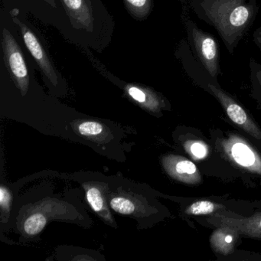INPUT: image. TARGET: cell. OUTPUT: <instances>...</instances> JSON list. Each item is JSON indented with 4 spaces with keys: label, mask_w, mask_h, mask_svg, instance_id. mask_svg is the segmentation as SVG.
Here are the masks:
<instances>
[{
    "label": "cell",
    "mask_w": 261,
    "mask_h": 261,
    "mask_svg": "<svg viewBox=\"0 0 261 261\" xmlns=\"http://www.w3.org/2000/svg\"><path fill=\"white\" fill-rule=\"evenodd\" d=\"M66 16L61 33L83 48L101 53L110 45L114 21L101 0H59Z\"/></svg>",
    "instance_id": "1"
},
{
    "label": "cell",
    "mask_w": 261,
    "mask_h": 261,
    "mask_svg": "<svg viewBox=\"0 0 261 261\" xmlns=\"http://www.w3.org/2000/svg\"><path fill=\"white\" fill-rule=\"evenodd\" d=\"M13 22L19 28L25 46L37 63L44 80L50 86L54 88L62 85L64 82L63 77L55 65L44 43L43 39L39 36L33 27L27 21L22 20L20 18L14 16L13 17Z\"/></svg>",
    "instance_id": "2"
},
{
    "label": "cell",
    "mask_w": 261,
    "mask_h": 261,
    "mask_svg": "<svg viewBox=\"0 0 261 261\" xmlns=\"http://www.w3.org/2000/svg\"><path fill=\"white\" fill-rule=\"evenodd\" d=\"M188 39L192 46L198 62L206 71L216 80L220 74L219 51L216 39L208 33L198 29L194 22L186 23Z\"/></svg>",
    "instance_id": "3"
},
{
    "label": "cell",
    "mask_w": 261,
    "mask_h": 261,
    "mask_svg": "<svg viewBox=\"0 0 261 261\" xmlns=\"http://www.w3.org/2000/svg\"><path fill=\"white\" fill-rule=\"evenodd\" d=\"M2 36L6 66L17 88L20 90L22 95H25L30 87V75L22 48L8 29L3 30Z\"/></svg>",
    "instance_id": "4"
},
{
    "label": "cell",
    "mask_w": 261,
    "mask_h": 261,
    "mask_svg": "<svg viewBox=\"0 0 261 261\" xmlns=\"http://www.w3.org/2000/svg\"><path fill=\"white\" fill-rule=\"evenodd\" d=\"M224 150L236 164L255 173L261 174V159L239 137H230L227 140L224 144Z\"/></svg>",
    "instance_id": "5"
},
{
    "label": "cell",
    "mask_w": 261,
    "mask_h": 261,
    "mask_svg": "<svg viewBox=\"0 0 261 261\" xmlns=\"http://www.w3.org/2000/svg\"><path fill=\"white\" fill-rule=\"evenodd\" d=\"M214 221L221 227L234 229L238 234L247 238H261V212L249 218H233L215 214L212 216Z\"/></svg>",
    "instance_id": "6"
},
{
    "label": "cell",
    "mask_w": 261,
    "mask_h": 261,
    "mask_svg": "<svg viewBox=\"0 0 261 261\" xmlns=\"http://www.w3.org/2000/svg\"><path fill=\"white\" fill-rule=\"evenodd\" d=\"M165 167L171 176L183 182H200L201 176L196 166L184 157L170 156L165 162Z\"/></svg>",
    "instance_id": "7"
},
{
    "label": "cell",
    "mask_w": 261,
    "mask_h": 261,
    "mask_svg": "<svg viewBox=\"0 0 261 261\" xmlns=\"http://www.w3.org/2000/svg\"><path fill=\"white\" fill-rule=\"evenodd\" d=\"M236 233H238L234 229L228 227H221L217 230L211 238V244L214 250L222 254L231 253Z\"/></svg>",
    "instance_id": "8"
},
{
    "label": "cell",
    "mask_w": 261,
    "mask_h": 261,
    "mask_svg": "<svg viewBox=\"0 0 261 261\" xmlns=\"http://www.w3.org/2000/svg\"><path fill=\"white\" fill-rule=\"evenodd\" d=\"M124 89L133 100L140 105H143L151 108H157L160 105V100L156 94H154L148 88L127 84L125 85Z\"/></svg>",
    "instance_id": "9"
},
{
    "label": "cell",
    "mask_w": 261,
    "mask_h": 261,
    "mask_svg": "<svg viewBox=\"0 0 261 261\" xmlns=\"http://www.w3.org/2000/svg\"><path fill=\"white\" fill-rule=\"evenodd\" d=\"M125 8L136 20L147 19L152 10V0H123Z\"/></svg>",
    "instance_id": "10"
},
{
    "label": "cell",
    "mask_w": 261,
    "mask_h": 261,
    "mask_svg": "<svg viewBox=\"0 0 261 261\" xmlns=\"http://www.w3.org/2000/svg\"><path fill=\"white\" fill-rule=\"evenodd\" d=\"M224 206L215 204L210 201H198L191 204L186 210L189 215H210L216 211L223 208Z\"/></svg>",
    "instance_id": "11"
},
{
    "label": "cell",
    "mask_w": 261,
    "mask_h": 261,
    "mask_svg": "<svg viewBox=\"0 0 261 261\" xmlns=\"http://www.w3.org/2000/svg\"><path fill=\"white\" fill-rule=\"evenodd\" d=\"M46 223V218L42 214H33L25 221L24 230L28 234H38L43 230Z\"/></svg>",
    "instance_id": "12"
},
{
    "label": "cell",
    "mask_w": 261,
    "mask_h": 261,
    "mask_svg": "<svg viewBox=\"0 0 261 261\" xmlns=\"http://www.w3.org/2000/svg\"><path fill=\"white\" fill-rule=\"evenodd\" d=\"M87 200L91 205V208L94 212H97V213H100V212H105V213H108L103 195L97 188H90L87 191Z\"/></svg>",
    "instance_id": "13"
},
{
    "label": "cell",
    "mask_w": 261,
    "mask_h": 261,
    "mask_svg": "<svg viewBox=\"0 0 261 261\" xmlns=\"http://www.w3.org/2000/svg\"><path fill=\"white\" fill-rule=\"evenodd\" d=\"M111 207L116 212L122 215H129L135 211V205L127 198L117 197L111 201Z\"/></svg>",
    "instance_id": "14"
},
{
    "label": "cell",
    "mask_w": 261,
    "mask_h": 261,
    "mask_svg": "<svg viewBox=\"0 0 261 261\" xmlns=\"http://www.w3.org/2000/svg\"><path fill=\"white\" fill-rule=\"evenodd\" d=\"M103 126L100 123L94 121L84 122L79 126V133L86 137L99 135L103 132Z\"/></svg>",
    "instance_id": "15"
},
{
    "label": "cell",
    "mask_w": 261,
    "mask_h": 261,
    "mask_svg": "<svg viewBox=\"0 0 261 261\" xmlns=\"http://www.w3.org/2000/svg\"><path fill=\"white\" fill-rule=\"evenodd\" d=\"M251 80L253 88L261 94V65L251 60L250 64Z\"/></svg>",
    "instance_id": "16"
},
{
    "label": "cell",
    "mask_w": 261,
    "mask_h": 261,
    "mask_svg": "<svg viewBox=\"0 0 261 261\" xmlns=\"http://www.w3.org/2000/svg\"><path fill=\"white\" fill-rule=\"evenodd\" d=\"M190 152L196 158L202 159L207 155V148L200 142H194L191 145Z\"/></svg>",
    "instance_id": "17"
},
{
    "label": "cell",
    "mask_w": 261,
    "mask_h": 261,
    "mask_svg": "<svg viewBox=\"0 0 261 261\" xmlns=\"http://www.w3.org/2000/svg\"><path fill=\"white\" fill-rule=\"evenodd\" d=\"M12 201V196L8 189L4 187L0 188V204L4 210L10 208V203Z\"/></svg>",
    "instance_id": "18"
},
{
    "label": "cell",
    "mask_w": 261,
    "mask_h": 261,
    "mask_svg": "<svg viewBox=\"0 0 261 261\" xmlns=\"http://www.w3.org/2000/svg\"><path fill=\"white\" fill-rule=\"evenodd\" d=\"M255 38H256V42L258 43L259 47L261 48V29L256 30V35H255Z\"/></svg>",
    "instance_id": "19"
},
{
    "label": "cell",
    "mask_w": 261,
    "mask_h": 261,
    "mask_svg": "<svg viewBox=\"0 0 261 261\" xmlns=\"http://www.w3.org/2000/svg\"><path fill=\"white\" fill-rule=\"evenodd\" d=\"M45 2H46L47 4H49L51 7L53 8H56L58 7L57 5V0H43Z\"/></svg>",
    "instance_id": "20"
}]
</instances>
